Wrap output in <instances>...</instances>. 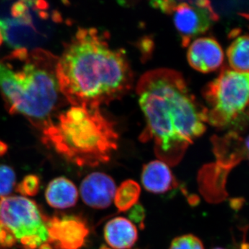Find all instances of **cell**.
Returning <instances> with one entry per match:
<instances>
[{"label": "cell", "mask_w": 249, "mask_h": 249, "mask_svg": "<svg viewBox=\"0 0 249 249\" xmlns=\"http://www.w3.org/2000/svg\"><path fill=\"white\" fill-rule=\"evenodd\" d=\"M0 222L23 249H53L46 216L34 201L25 196L1 197Z\"/></svg>", "instance_id": "obj_6"}, {"label": "cell", "mask_w": 249, "mask_h": 249, "mask_svg": "<svg viewBox=\"0 0 249 249\" xmlns=\"http://www.w3.org/2000/svg\"><path fill=\"white\" fill-rule=\"evenodd\" d=\"M169 249H204V247L199 237L188 234L174 239Z\"/></svg>", "instance_id": "obj_18"}, {"label": "cell", "mask_w": 249, "mask_h": 249, "mask_svg": "<svg viewBox=\"0 0 249 249\" xmlns=\"http://www.w3.org/2000/svg\"><path fill=\"white\" fill-rule=\"evenodd\" d=\"M207 123L227 128L249 109V73L224 68L204 89Z\"/></svg>", "instance_id": "obj_5"}, {"label": "cell", "mask_w": 249, "mask_h": 249, "mask_svg": "<svg viewBox=\"0 0 249 249\" xmlns=\"http://www.w3.org/2000/svg\"><path fill=\"white\" fill-rule=\"evenodd\" d=\"M141 187L137 181L127 179L121 183L114 196V204L119 212H126L138 204Z\"/></svg>", "instance_id": "obj_16"}, {"label": "cell", "mask_w": 249, "mask_h": 249, "mask_svg": "<svg viewBox=\"0 0 249 249\" xmlns=\"http://www.w3.org/2000/svg\"><path fill=\"white\" fill-rule=\"evenodd\" d=\"M142 182L144 188L153 194H164L178 186L168 165L160 160H152L142 167Z\"/></svg>", "instance_id": "obj_12"}, {"label": "cell", "mask_w": 249, "mask_h": 249, "mask_svg": "<svg viewBox=\"0 0 249 249\" xmlns=\"http://www.w3.org/2000/svg\"><path fill=\"white\" fill-rule=\"evenodd\" d=\"M129 217L132 222L138 224L141 229H143L145 227L144 221H145V212L142 204H137L130 209Z\"/></svg>", "instance_id": "obj_20"}, {"label": "cell", "mask_w": 249, "mask_h": 249, "mask_svg": "<svg viewBox=\"0 0 249 249\" xmlns=\"http://www.w3.org/2000/svg\"><path fill=\"white\" fill-rule=\"evenodd\" d=\"M152 6L166 14L173 15L174 24L183 46L209 30L219 16L209 1H157Z\"/></svg>", "instance_id": "obj_7"}, {"label": "cell", "mask_w": 249, "mask_h": 249, "mask_svg": "<svg viewBox=\"0 0 249 249\" xmlns=\"http://www.w3.org/2000/svg\"><path fill=\"white\" fill-rule=\"evenodd\" d=\"M3 40H3L2 34H1V30H0V46L2 44Z\"/></svg>", "instance_id": "obj_23"}, {"label": "cell", "mask_w": 249, "mask_h": 249, "mask_svg": "<svg viewBox=\"0 0 249 249\" xmlns=\"http://www.w3.org/2000/svg\"><path fill=\"white\" fill-rule=\"evenodd\" d=\"M16 184V174L7 165H0V197L9 196Z\"/></svg>", "instance_id": "obj_17"}, {"label": "cell", "mask_w": 249, "mask_h": 249, "mask_svg": "<svg viewBox=\"0 0 249 249\" xmlns=\"http://www.w3.org/2000/svg\"><path fill=\"white\" fill-rule=\"evenodd\" d=\"M188 60L196 71L209 73L221 67L224 61V52L214 39L199 37L190 43Z\"/></svg>", "instance_id": "obj_11"}, {"label": "cell", "mask_w": 249, "mask_h": 249, "mask_svg": "<svg viewBox=\"0 0 249 249\" xmlns=\"http://www.w3.org/2000/svg\"><path fill=\"white\" fill-rule=\"evenodd\" d=\"M227 57L231 70L249 73V36L237 37L228 48Z\"/></svg>", "instance_id": "obj_15"}, {"label": "cell", "mask_w": 249, "mask_h": 249, "mask_svg": "<svg viewBox=\"0 0 249 249\" xmlns=\"http://www.w3.org/2000/svg\"><path fill=\"white\" fill-rule=\"evenodd\" d=\"M137 93L146 121L141 140L153 142L157 157L175 166L206 131V107L196 101L182 75L170 69L144 73Z\"/></svg>", "instance_id": "obj_1"}, {"label": "cell", "mask_w": 249, "mask_h": 249, "mask_svg": "<svg viewBox=\"0 0 249 249\" xmlns=\"http://www.w3.org/2000/svg\"><path fill=\"white\" fill-rule=\"evenodd\" d=\"M116 191L111 177L103 173L89 174L82 181L80 193L85 204L95 209H107L112 203Z\"/></svg>", "instance_id": "obj_10"}, {"label": "cell", "mask_w": 249, "mask_h": 249, "mask_svg": "<svg viewBox=\"0 0 249 249\" xmlns=\"http://www.w3.org/2000/svg\"><path fill=\"white\" fill-rule=\"evenodd\" d=\"M105 240L114 249H129L138 240V231L133 223L125 217L111 219L104 228Z\"/></svg>", "instance_id": "obj_13"}, {"label": "cell", "mask_w": 249, "mask_h": 249, "mask_svg": "<svg viewBox=\"0 0 249 249\" xmlns=\"http://www.w3.org/2000/svg\"><path fill=\"white\" fill-rule=\"evenodd\" d=\"M216 157L214 166L218 170H227L242 160L249 161V132L231 130L222 136L212 138Z\"/></svg>", "instance_id": "obj_9"}, {"label": "cell", "mask_w": 249, "mask_h": 249, "mask_svg": "<svg viewBox=\"0 0 249 249\" xmlns=\"http://www.w3.org/2000/svg\"><path fill=\"white\" fill-rule=\"evenodd\" d=\"M55 71L60 93L72 106L100 108L122 97L133 80L124 51L113 48L94 28L78 29Z\"/></svg>", "instance_id": "obj_2"}, {"label": "cell", "mask_w": 249, "mask_h": 249, "mask_svg": "<svg viewBox=\"0 0 249 249\" xmlns=\"http://www.w3.org/2000/svg\"><path fill=\"white\" fill-rule=\"evenodd\" d=\"M31 55L17 70L0 62V91L11 110L43 121L55 109L60 92L56 66L52 67L45 53Z\"/></svg>", "instance_id": "obj_4"}, {"label": "cell", "mask_w": 249, "mask_h": 249, "mask_svg": "<svg viewBox=\"0 0 249 249\" xmlns=\"http://www.w3.org/2000/svg\"><path fill=\"white\" fill-rule=\"evenodd\" d=\"M100 249H111L109 248V247H107V246L103 245V246H101V248H100Z\"/></svg>", "instance_id": "obj_24"}, {"label": "cell", "mask_w": 249, "mask_h": 249, "mask_svg": "<svg viewBox=\"0 0 249 249\" xmlns=\"http://www.w3.org/2000/svg\"><path fill=\"white\" fill-rule=\"evenodd\" d=\"M44 134L47 143L78 166L107 163L119 145L114 123L100 108L72 106Z\"/></svg>", "instance_id": "obj_3"}, {"label": "cell", "mask_w": 249, "mask_h": 249, "mask_svg": "<svg viewBox=\"0 0 249 249\" xmlns=\"http://www.w3.org/2000/svg\"><path fill=\"white\" fill-rule=\"evenodd\" d=\"M40 181L35 175H29L23 179L18 186V191L24 196H35L38 192Z\"/></svg>", "instance_id": "obj_19"}, {"label": "cell", "mask_w": 249, "mask_h": 249, "mask_svg": "<svg viewBox=\"0 0 249 249\" xmlns=\"http://www.w3.org/2000/svg\"><path fill=\"white\" fill-rule=\"evenodd\" d=\"M222 249V248H215V249Z\"/></svg>", "instance_id": "obj_25"}, {"label": "cell", "mask_w": 249, "mask_h": 249, "mask_svg": "<svg viewBox=\"0 0 249 249\" xmlns=\"http://www.w3.org/2000/svg\"><path fill=\"white\" fill-rule=\"evenodd\" d=\"M16 245V242L14 237L0 222V247L10 248Z\"/></svg>", "instance_id": "obj_21"}, {"label": "cell", "mask_w": 249, "mask_h": 249, "mask_svg": "<svg viewBox=\"0 0 249 249\" xmlns=\"http://www.w3.org/2000/svg\"><path fill=\"white\" fill-rule=\"evenodd\" d=\"M240 16L245 18L249 22V13H240Z\"/></svg>", "instance_id": "obj_22"}, {"label": "cell", "mask_w": 249, "mask_h": 249, "mask_svg": "<svg viewBox=\"0 0 249 249\" xmlns=\"http://www.w3.org/2000/svg\"><path fill=\"white\" fill-rule=\"evenodd\" d=\"M50 245L55 249H81L89 230L86 222L77 216H46Z\"/></svg>", "instance_id": "obj_8"}, {"label": "cell", "mask_w": 249, "mask_h": 249, "mask_svg": "<svg viewBox=\"0 0 249 249\" xmlns=\"http://www.w3.org/2000/svg\"><path fill=\"white\" fill-rule=\"evenodd\" d=\"M47 203L55 209H64L76 205L78 192L68 178H58L51 181L45 193Z\"/></svg>", "instance_id": "obj_14"}]
</instances>
